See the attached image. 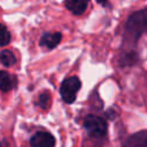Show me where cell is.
Instances as JSON below:
<instances>
[{"label": "cell", "instance_id": "1", "mask_svg": "<svg viewBox=\"0 0 147 147\" xmlns=\"http://www.w3.org/2000/svg\"><path fill=\"white\" fill-rule=\"evenodd\" d=\"M125 28L130 37L138 39L139 36L147 29V9H140L131 14L127 18Z\"/></svg>", "mask_w": 147, "mask_h": 147}, {"label": "cell", "instance_id": "2", "mask_svg": "<svg viewBox=\"0 0 147 147\" xmlns=\"http://www.w3.org/2000/svg\"><path fill=\"white\" fill-rule=\"evenodd\" d=\"M84 127L93 138H101L107 133V122L96 115H87L84 118Z\"/></svg>", "mask_w": 147, "mask_h": 147}, {"label": "cell", "instance_id": "3", "mask_svg": "<svg viewBox=\"0 0 147 147\" xmlns=\"http://www.w3.org/2000/svg\"><path fill=\"white\" fill-rule=\"evenodd\" d=\"M79 88H80V80L78 77L70 76L65 78L60 86V93L63 101L67 103H72L76 99V95Z\"/></svg>", "mask_w": 147, "mask_h": 147}, {"label": "cell", "instance_id": "4", "mask_svg": "<svg viewBox=\"0 0 147 147\" xmlns=\"http://www.w3.org/2000/svg\"><path fill=\"white\" fill-rule=\"evenodd\" d=\"M30 144L32 147H54L55 138L49 132L38 131L32 136Z\"/></svg>", "mask_w": 147, "mask_h": 147}, {"label": "cell", "instance_id": "5", "mask_svg": "<svg viewBox=\"0 0 147 147\" xmlns=\"http://www.w3.org/2000/svg\"><path fill=\"white\" fill-rule=\"evenodd\" d=\"M123 147H147V131H139L131 134L124 141Z\"/></svg>", "mask_w": 147, "mask_h": 147}, {"label": "cell", "instance_id": "6", "mask_svg": "<svg viewBox=\"0 0 147 147\" xmlns=\"http://www.w3.org/2000/svg\"><path fill=\"white\" fill-rule=\"evenodd\" d=\"M17 84L16 76L9 74L8 71L0 70V90L2 92H9Z\"/></svg>", "mask_w": 147, "mask_h": 147}, {"label": "cell", "instance_id": "7", "mask_svg": "<svg viewBox=\"0 0 147 147\" xmlns=\"http://www.w3.org/2000/svg\"><path fill=\"white\" fill-rule=\"evenodd\" d=\"M61 39H62V34L60 32H46L40 38V45L48 49H52L57 46Z\"/></svg>", "mask_w": 147, "mask_h": 147}, {"label": "cell", "instance_id": "8", "mask_svg": "<svg viewBox=\"0 0 147 147\" xmlns=\"http://www.w3.org/2000/svg\"><path fill=\"white\" fill-rule=\"evenodd\" d=\"M64 6L72 14L82 15L83 13H85V10H86V8L88 6V1H85V0H70V1H65Z\"/></svg>", "mask_w": 147, "mask_h": 147}, {"label": "cell", "instance_id": "9", "mask_svg": "<svg viewBox=\"0 0 147 147\" xmlns=\"http://www.w3.org/2000/svg\"><path fill=\"white\" fill-rule=\"evenodd\" d=\"M0 62L6 67H10L16 63V57L13 54V52L8 49H3L0 52Z\"/></svg>", "mask_w": 147, "mask_h": 147}, {"label": "cell", "instance_id": "10", "mask_svg": "<svg viewBox=\"0 0 147 147\" xmlns=\"http://www.w3.org/2000/svg\"><path fill=\"white\" fill-rule=\"evenodd\" d=\"M10 42V33L7 28L0 23V47L7 46Z\"/></svg>", "mask_w": 147, "mask_h": 147}, {"label": "cell", "instance_id": "11", "mask_svg": "<svg viewBox=\"0 0 147 147\" xmlns=\"http://www.w3.org/2000/svg\"><path fill=\"white\" fill-rule=\"evenodd\" d=\"M49 99H51L49 93L45 91V92H42V93H41V94L38 96V102H37V105H38L39 107H41L42 109H46V108L48 107Z\"/></svg>", "mask_w": 147, "mask_h": 147}, {"label": "cell", "instance_id": "12", "mask_svg": "<svg viewBox=\"0 0 147 147\" xmlns=\"http://www.w3.org/2000/svg\"><path fill=\"white\" fill-rule=\"evenodd\" d=\"M0 147H9L8 146V144H7V141H0Z\"/></svg>", "mask_w": 147, "mask_h": 147}]
</instances>
